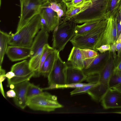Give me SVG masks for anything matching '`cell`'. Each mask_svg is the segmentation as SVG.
<instances>
[{
  "label": "cell",
  "mask_w": 121,
  "mask_h": 121,
  "mask_svg": "<svg viewBox=\"0 0 121 121\" xmlns=\"http://www.w3.org/2000/svg\"><path fill=\"white\" fill-rule=\"evenodd\" d=\"M50 2L48 1L43 3L40 13L41 16L45 20L49 32L54 31L60 23L57 13L49 6Z\"/></svg>",
  "instance_id": "13"
},
{
  "label": "cell",
  "mask_w": 121,
  "mask_h": 121,
  "mask_svg": "<svg viewBox=\"0 0 121 121\" xmlns=\"http://www.w3.org/2000/svg\"><path fill=\"white\" fill-rule=\"evenodd\" d=\"M30 82L26 81L14 85L13 89L16 93V96L13 98L15 104L22 109L27 106L26 94Z\"/></svg>",
  "instance_id": "15"
},
{
  "label": "cell",
  "mask_w": 121,
  "mask_h": 121,
  "mask_svg": "<svg viewBox=\"0 0 121 121\" xmlns=\"http://www.w3.org/2000/svg\"><path fill=\"white\" fill-rule=\"evenodd\" d=\"M6 95L8 97L14 98L16 96V93L13 89H12L7 92Z\"/></svg>",
  "instance_id": "35"
},
{
  "label": "cell",
  "mask_w": 121,
  "mask_h": 121,
  "mask_svg": "<svg viewBox=\"0 0 121 121\" xmlns=\"http://www.w3.org/2000/svg\"><path fill=\"white\" fill-rule=\"evenodd\" d=\"M116 42V51L117 52V54L116 59L114 61L115 67L121 61V40H117Z\"/></svg>",
  "instance_id": "30"
},
{
  "label": "cell",
  "mask_w": 121,
  "mask_h": 121,
  "mask_svg": "<svg viewBox=\"0 0 121 121\" xmlns=\"http://www.w3.org/2000/svg\"><path fill=\"white\" fill-rule=\"evenodd\" d=\"M121 5V0H110L104 18L108 20L110 17L114 16Z\"/></svg>",
  "instance_id": "22"
},
{
  "label": "cell",
  "mask_w": 121,
  "mask_h": 121,
  "mask_svg": "<svg viewBox=\"0 0 121 121\" xmlns=\"http://www.w3.org/2000/svg\"><path fill=\"white\" fill-rule=\"evenodd\" d=\"M114 113H121V112H114Z\"/></svg>",
  "instance_id": "44"
},
{
  "label": "cell",
  "mask_w": 121,
  "mask_h": 121,
  "mask_svg": "<svg viewBox=\"0 0 121 121\" xmlns=\"http://www.w3.org/2000/svg\"><path fill=\"white\" fill-rule=\"evenodd\" d=\"M42 88L38 86L30 83L28 87L26 94V99L27 102L35 96L43 92Z\"/></svg>",
  "instance_id": "23"
},
{
  "label": "cell",
  "mask_w": 121,
  "mask_h": 121,
  "mask_svg": "<svg viewBox=\"0 0 121 121\" xmlns=\"http://www.w3.org/2000/svg\"><path fill=\"white\" fill-rule=\"evenodd\" d=\"M91 0V5L73 18L76 23L105 19L104 15L110 0Z\"/></svg>",
  "instance_id": "5"
},
{
  "label": "cell",
  "mask_w": 121,
  "mask_h": 121,
  "mask_svg": "<svg viewBox=\"0 0 121 121\" xmlns=\"http://www.w3.org/2000/svg\"><path fill=\"white\" fill-rule=\"evenodd\" d=\"M80 50L84 60L94 58L99 54L97 52L89 48L80 49Z\"/></svg>",
  "instance_id": "27"
},
{
  "label": "cell",
  "mask_w": 121,
  "mask_h": 121,
  "mask_svg": "<svg viewBox=\"0 0 121 121\" xmlns=\"http://www.w3.org/2000/svg\"><path fill=\"white\" fill-rule=\"evenodd\" d=\"M117 38L116 18L112 16L108 20L106 27L99 39L98 48L104 44L111 46L116 41Z\"/></svg>",
  "instance_id": "11"
},
{
  "label": "cell",
  "mask_w": 121,
  "mask_h": 121,
  "mask_svg": "<svg viewBox=\"0 0 121 121\" xmlns=\"http://www.w3.org/2000/svg\"><path fill=\"white\" fill-rule=\"evenodd\" d=\"M66 63L68 67L82 70L84 68L85 61L82 58L80 48L73 47Z\"/></svg>",
  "instance_id": "16"
},
{
  "label": "cell",
  "mask_w": 121,
  "mask_h": 121,
  "mask_svg": "<svg viewBox=\"0 0 121 121\" xmlns=\"http://www.w3.org/2000/svg\"><path fill=\"white\" fill-rule=\"evenodd\" d=\"M68 66L60 57L59 53L55 60L52 70L48 77L49 85L66 84V74Z\"/></svg>",
  "instance_id": "9"
},
{
  "label": "cell",
  "mask_w": 121,
  "mask_h": 121,
  "mask_svg": "<svg viewBox=\"0 0 121 121\" xmlns=\"http://www.w3.org/2000/svg\"><path fill=\"white\" fill-rule=\"evenodd\" d=\"M111 48V46L109 44L103 45L99 47L96 48V51H99L101 53H104L109 51Z\"/></svg>",
  "instance_id": "32"
},
{
  "label": "cell",
  "mask_w": 121,
  "mask_h": 121,
  "mask_svg": "<svg viewBox=\"0 0 121 121\" xmlns=\"http://www.w3.org/2000/svg\"><path fill=\"white\" fill-rule=\"evenodd\" d=\"M2 82H0V92L3 96L5 98H6V97L5 95V94H4V91L3 88V85L2 84Z\"/></svg>",
  "instance_id": "38"
},
{
  "label": "cell",
  "mask_w": 121,
  "mask_h": 121,
  "mask_svg": "<svg viewBox=\"0 0 121 121\" xmlns=\"http://www.w3.org/2000/svg\"><path fill=\"white\" fill-rule=\"evenodd\" d=\"M116 42L111 45L110 49L109 50L112 54L114 61L116 60L117 57V54L116 53Z\"/></svg>",
  "instance_id": "33"
},
{
  "label": "cell",
  "mask_w": 121,
  "mask_h": 121,
  "mask_svg": "<svg viewBox=\"0 0 121 121\" xmlns=\"http://www.w3.org/2000/svg\"><path fill=\"white\" fill-rule=\"evenodd\" d=\"M43 3L47 2L48 1H50V0H42Z\"/></svg>",
  "instance_id": "42"
},
{
  "label": "cell",
  "mask_w": 121,
  "mask_h": 121,
  "mask_svg": "<svg viewBox=\"0 0 121 121\" xmlns=\"http://www.w3.org/2000/svg\"><path fill=\"white\" fill-rule=\"evenodd\" d=\"M114 71L121 72V61L115 68Z\"/></svg>",
  "instance_id": "37"
},
{
  "label": "cell",
  "mask_w": 121,
  "mask_h": 121,
  "mask_svg": "<svg viewBox=\"0 0 121 121\" xmlns=\"http://www.w3.org/2000/svg\"><path fill=\"white\" fill-rule=\"evenodd\" d=\"M11 35L0 30V65H1L7 50Z\"/></svg>",
  "instance_id": "21"
},
{
  "label": "cell",
  "mask_w": 121,
  "mask_h": 121,
  "mask_svg": "<svg viewBox=\"0 0 121 121\" xmlns=\"http://www.w3.org/2000/svg\"><path fill=\"white\" fill-rule=\"evenodd\" d=\"M59 52L55 49L48 55L42 66L40 71V75L44 77H48L52 68L55 59Z\"/></svg>",
  "instance_id": "18"
},
{
  "label": "cell",
  "mask_w": 121,
  "mask_h": 121,
  "mask_svg": "<svg viewBox=\"0 0 121 121\" xmlns=\"http://www.w3.org/2000/svg\"><path fill=\"white\" fill-rule=\"evenodd\" d=\"M41 18L40 13L34 16L19 31L11 35L9 44L31 48L41 28Z\"/></svg>",
  "instance_id": "1"
},
{
  "label": "cell",
  "mask_w": 121,
  "mask_h": 121,
  "mask_svg": "<svg viewBox=\"0 0 121 121\" xmlns=\"http://www.w3.org/2000/svg\"><path fill=\"white\" fill-rule=\"evenodd\" d=\"M101 21L88 22L81 25H76L74 35H82L87 33L93 30Z\"/></svg>",
  "instance_id": "20"
},
{
  "label": "cell",
  "mask_w": 121,
  "mask_h": 121,
  "mask_svg": "<svg viewBox=\"0 0 121 121\" xmlns=\"http://www.w3.org/2000/svg\"><path fill=\"white\" fill-rule=\"evenodd\" d=\"M112 88L117 90L121 92V84L119 85Z\"/></svg>",
  "instance_id": "39"
},
{
  "label": "cell",
  "mask_w": 121,
  "mask_h": 121,
  "mask_svg": "<svg viewBox=\"0 0 121 121\" xmlns=\"http://www.w3.org/2000/svg\"><path fill=\"white\" fill-rule=\"evenodd\" d=\"M120 24L121 25V21L120 22Z\"/></svg>",
  "instance_id": "45"
},
{
  "label": "cell",
  "mask_w": 121,
  "mask_h": 121,
  "mask_svg": "<svg viewBox=\"0 0 121 121\" xmlns=\"http://www.w3.org/2000/svg\"><path fill=\"white\" fill-rule=\"evenodd\" d=\"M121 84V72L114 71L109 81V88H112Z\"/></svg>",
  "instance_id": "26"
},
{
  "label": "cell",
  "mask_w": 121,
  "mask_h": 121,
  "mask_svg": "<svg viewBox=\"0 0 121 121\" xmlns=\"http://www.w3.org/2000/svg\"><path fill=\"white\" fill-rule=\"evenodd\" d=\"M6 72L5 70L2 68L1 65L0 66V82H2L5 79Z\"/></svg>",
  "instance_id": "34"
},
{
  "label": "cell",
  "mask_w": 121,
  "mask_h": 121,
  "mask_svg": "<svg viewBox=\"0 0 121 121\" xmlns=\"http://www.w3.org/2000/svg\"><path fill=\"white\" fill-rule=\"evenodd\" d=\"M11 71L15 74V76L8 80V87L11 84L29 81L33 77H34L35 73L30 69L29 61L25 60L17 63L12 66Z\"/></svg>",
  "instance_id": "8"
},
{
  "label": "cell",
  "mask_w": 121,
  "mask_h": 121,
  "mask_svg": "<svg viewBox=\"0 0 121 121\" xmlns=\"http://www.w3.org/2000/svg\"><path fill=\"white\" fill-rule=\"evenodd\" d=\"M5 76L7 78V80H9L13 78L15 76V74L13 72L10 71L6 73Z\"/></svg>",
  "instance_id": "36"
},
{
  "label": "cell",
  "mask_w": 121,
  "mask_h": 121,
  "mask_svg": "<svg viewBox=\"0 0 121 121\" xmlns=\"http://www.w3.org/2000/svg\"><path fill=\"white\" fill-rule=\"evenodd\" d=\"M111 52L109 50L94 58L87 67L82 70L84 74L87 77L99 73L106 66Z\"/></svg>",
  "instance_id": "10"
},
{
  "label": "cell",
  "mask_w": 121,
  "mask_h": 121,
  "mask_svg": "<svg viewBox=\"0 0 121 121\" xmlns=\"http://www.w3.org/2000/svg\"><path fill=\"white\" fill-rule=\"evenodd\" d=\"M87 78V77L82 70L67 67L66 71V84L81 83L86 80Z\"/></svg>",
  "instance_id": "17"
},
{
  "label": "cell",
  "mask_w": 121,
  "mask_h": 121,
  "mask_svg": "<svg viewBox=\"0 0 121 121\" xmlns=\"http://www.w3.org/2000/svg\"><path fill=\"white\" fill-rule=\"evenodd\" d=\"M55 50L54 48L50 46L48 43L44 46L40 63L39 71L40 75V71L44 62L48 55Z\"/></svg>",
  "instance_id": "25"
},
{
  "label": "cell",
  "mask_w": 121,
  "mask_h": 121,
  "mask_svg": "<svg viewBox=\"0 0 121 121\" xmlns=\"http://www.w3.org/2000/svg\"><path fill=\"white\" fill-rule=\"evenodd\" d=\"M6 54L12 62L24 60L30 57L31 48L10 45L8 46Z\"/></svg>",
  "instance_id": "14"
},
{
  "label": "cell",
  "mask_w": 121,
  "mask_h": 121,
  "mask_svg": "<svg viewBox=\"0 0 121 121\" xmlns=\"http://www.w3.org/2000/svg\"><path fill=\"white\" fill-rule=\"evenodd\" d=\"M49 6L52 9L57 13L60 9H63L61 4L60 3H58L55 1L50 2Z\"/></svg>",
  "instance_id": "31"
},
{
  "label": "cell",
  "mask_w": 121,
  "mask_h": 121,
  "mask_svg": "<svg viewBox=\"0 0 121 121\" xmlns=\"http://www.w3.org/2000/svg\"><path fill=\"white\" fill-rule=\"evenodd\" d=\"M91 4V1L87 4L81 7H74L65 4L67 9L65 13V17L62 22H66L74 18L77 15L87 9Z\"/></svg>",
  "instance_id": "19"
},
{
  "label": "cell",
  "mask_w": 121,
  "mask_h": 121,
  "mask_svg": "<svg viewBox=\"0 0 121 121\" xmlns=\"http://www.w3.org/2000/svg\"><path fill=\"white\" fill-rule=\"evenodd\" d=\"M63 3L65 4L71 1L72 0H61Z\"/></svg>",
  "instance_id": "40"
},
{
  "label": "cell",
  "mask_w": 121,
  "mask_h": 121,
  "mask_svg": "<svg viewBox=\"0 0 121 121\" xmlns=\"http://www.w3.org/2000/svg\"><path fill=\"white\" fill-rule=\"evenodd\" d=\"M100 101L105 109L121 108V92L114 88H109Z\"/></svg>",
  "instance_id": "12"
},
{
  "label": "cell",
  "mask_w": 121,
  "mask_h": 121,
  "mask_svg": "<svg viewBox=\"0 0 121 121\" xmlns=\"http://www.w3.org/2000/svg\"><path fill=\"white\" fill-rule=\"evenodd\" d=\"M121 40V33L119 36L117 40L118 41Z\"/></svg>",
  "instance_id": "41"
},
{
  "label": "cell",
  "mask_w": 121,
  "mask_h": 121,
  "mask_svg": "<svg viewBox=\"0 0 121 121\" xmlns=\"http://www.w3.org/2000/svg\"><path fill=\"white\" fill-rule=\"evenodd\" d=\"M107 21L106 19L101 20L93 30L85 35H74L70 42L73 47L80 49L89 48L96 51L99 39L106 27Z\"/></svg>",
  "instance_id": "2"
},
{
  "label": "cell",
  "mask_w": 121,
  "mask_h": 121,
  "mask_svg": "<svg viewBox=\"0 0 121 121\" xmlns=\"http://www.w3.org/2000/svg\"><path fill=\"white\" fill-rule=\"evenodd\" d=\"M119 9L120 10L121 14V5L119 7Z\"/></svg>",
  "instance_id": "43"
},
{
  "label": "cell",
  "mask_w": 121,
  "mask_h": 121,
  "mask_svg": "<svg viewBox=\"0 0 121 121\" xmlns=\"http://www.w3.org/2000/svg\"><path fill=\"white\" fill-rule=\"evenodd\" d=\"M91 1V0H72L71 2L65 4L72 6L81 7L87 4Z\"/></svg>",
  "instance_id": "29"
},
{
  "label": "cell",
  "mask_w": 121,
  "mask_h": 121,
  "mask_svg": "<svg viewBox=\"0 0 121 121\" xmlns=\"http://www.w3.org/2000/svg\"><path fill=\"white\" fill-rule=\"evenodd\" d=\"M76 24L73 18L59 24L54 31L52 47L53 48L59 52L63 50L74 36Z\"/></svg>",
  "instance_id": "4"
},
{
  "label": "cell",
  "mask_w": 121,
  "mask_h": 121,
  "mask_svg": "<svg viewBox=\"0 0 121 121\" xmlns=\"http://www.w3.org/2000/svg\"><path fill=\"white\" fill-rule=\"evenodd\" d=\"M98 84V83H88V84L86 85L80 87L75 88L74 90L70 92V95H73L82 93H87L89 90L97 86Z\"/></svg>",
  "instance_id": "28"
},
{
  "label": "cell",
  "mask_w": 121,
  "mask_h": 121,
  "mask_svg": "<svg viewBox=\"0 0 121 121\" xmlns=\"http://www.w3.org/2000/svg\"><path fill=\"white\" fill-rule=\"evenodd\" d=\"M27 106L34 110L48 112L63 107L58 101L56 96L46 92L30 100L27 103Z\"/></svg>",
  "instance_id": "6"
},
{
  "label": "cell",
  "mask_w": 121,
  "mask_h": 121,
  "mask_svg": "<svg viewBox=\"0 0 121 121\" xmlns=\"http://www.w3.org/2000/svg\"><path fill=\"white\" fill-rule=\"evenodd\" d=\"M115 68L114 58L111 52L105 67L98 74V84L87 93L93 100L97 102L100 101L103 95L109 88V81Z\"/></svg>",
  "instance_id": "3"
},
{
  "label": "cell",
  "mask_w": 121,
  "mask_h": 121,
  "mask_svg": "<svg viewBox=\"0 0 121 121\" xmlns=\"http://www.w3.org/2000/svg\"><path fill=\"white\" fill-rule=\"evenodd\" d=\"M88 84V83H76L65 84L63 85L52 84L49 85L48 87L42 88V89L43 90L67 88H76L82 86L87 84Z\"/></svg>",
  "instance_id": "24"
},
{
  "label": "cell",
  "mask_w": 121,
  "mask_h": 121,
  "mask_svg": "<svg viewBox=\"0 0 121 121\" xmlns=\"http://www.w3.org/2000/svg\"><path fill=\"white\" fill-rule=\"evenodd\" d=\"M20 19L16 32L19 31L34 16L40 13L43 2L42 0H19Z\"/></svg>",
  "instance_id": "7"
}]
</instances>
